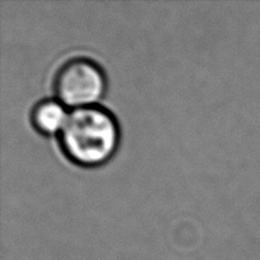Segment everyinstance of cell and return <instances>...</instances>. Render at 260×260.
Wrapping results in <instances>:
<instances>
[{
    "label": "cell",
    "instance_id": "6da1fadb",
    "mask_svg": "<svg viewBox=\"0 0 260 260\" xmlns=\"http://www.w3.org/2000/svg\"><path fill=\"white\" fill-rule=\"evenodd\" d=\"M118 124L108 109L96 104L74 108L60 129L65 154L81 165L106 161L118 144Z\"/></svg>",
    "mask_w": 260,
    "mask_h": 260
},
{
    "label": "cell",
    "instance_id": "7a4b0ae2",
    "mask_svg": "<svg viewBox=\"0 0 260 260\" xmlns=\"http://www.w3.org/2000/svg\"><path fill=\"white\" fill-rule=\"evenodd\" d=\"M106 88L103 70L88 57H74L63 62L55 76V90L65 106H91Z\"/></svg>",
    "mask_w": 260,
    "mask_h": 260
},
{
    "label": "cell",
    "instance_id": "3957f363",
    "mask_svg": "<svg viewBox=\"0 0 260 260\" xmlns=\"http://www.w3.org/2000/svg\"><path fill=\"white\" fill-rule=\"evenodd\" d=\"M32 123L36 128L43 134H52L62 128L68 113L65 104L61 101L52 98H46L38 101L30 112Z\"/></svg>",
    "mask_w": 260,
    "mask_h": 260
}]
</instances>
